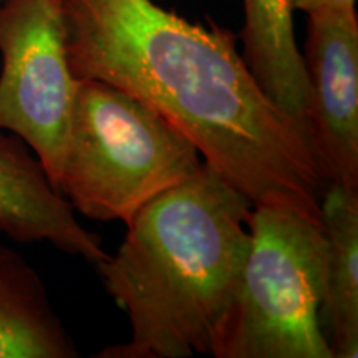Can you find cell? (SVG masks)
I'll return each mask as SVG.
<instances>
[{"label":"cell","instance_id":"1","mask_svg":"<svg viewBox=\"0 0 358 358\" xmlns=\"http://www.w3.org/2000/svg\"><path fill=\"white\" fill-rule=\"evenodd\" d=\"M71 73L148 103L252 206L322 224L329 185L307 128L279 108L245 65L237 37L156 0H62Z\"/></svg>","mask_w":358,"mask_h":358},{"label":"cell","instance_id":"2","mask_svg":"<svg viewBox=\"0 0 358 358\" xmlns=\"http://www.w3.org/2000/svg\"><path fill=\"white\" fill-rule=\"evenodd\" d=\"M250 209L204 161L189 179L143 206L118 250L95 264L127 313L131 337L95 357L213 355L243 277Z\"/></svg>","mask_w":358,"mask_h":358},{"label":"cell","instance_id":"3","mask_svg":"<svg viewBox=\"0 0 358 358\" xmlns=\"http://www.w3.org/2000/svg\"><path fill=\"white\" fill-rule=\"evenodd\" d=\"M201 164L189 138L148 103L100 80L78 78L58 182L75 213L128 224Z\"/></svg>","mask_w":358,"mask_h":358},{"label":"cell","instance_id":"4","mask_svg":"<svg viewBox=\"0 0 358 358\" xmlns=\"http://www.w3.org/2000/svg\"><path fill=\"white\" fill-rule=\"evenodd\" d=\"M239 290L219 334L216 358H334L320 329L329 243L322 224L252 206Z\"/></svg>","mask_w":358,"mask_h":358},{"label":"cell","instance_id":"5","mask_svg":"<svg viewBox=\"0 0 358 358\" xmlns=\"http://www.w3.org/2000/svg\"><path fill=\"white\" fill-rule=\"evenodd\" d=\"M0 57V129L29 145L58 189L78 83L62 0H2Z\"/></svg>","mask_w":358,"mask_h":358},{"label":"cell","instance_id":"6","mask_svg":"<svg viewBox=\"0 0 358 358\" xmlns=\"http://www.w3.org/2000/svg\"><path fill=\"white\" fill-rule=\"evenodd\" d=\"M306 122L327 181L358 191V19L312 13L302 53Z\"/></svg>","mask_w":358,"mask_h":358},{"label":"cell","instance_id":"7","mask_svg":"<svg viewBox=\"0 0 358 358\" xmlns=\"http://www.w3.org/2000/svg\"><path fill=\"white\" fill-rule=\"evenodd\" d=\"M0 234L20 244L50 243L62 252L98 264L108 254L85 229L65 196L17 134L0 129Z\"/></svg>","mask_w":358,"mask_h":358},{"label":"cell","instance_id":"8","mask_svg":"<svg viewBox=\"0 0 358 358\" xmlns=\"http://www.w3.org/2000/svg\"><path fill=\"white\" fill-rule=\"evenodd\" d=\"M77 357L42 277L0 237V358Z\"/></svg>","mask_w":358,"mask_h":358},{"label":"cell","instance_id":"9","mask_svg":"<svg viewBox=\"0 0 358 358\" xmlns=\"http://www.w3.org/2000/svg\"><path fill=\"white\" fill-rule=\"evenodd\" d=\"M329 243L320 329L334 358L358 355V191L329 182L320 199Z\"/></svg>","mask_w":358,"mask_h":358},{"label":"cell","instance_id":"10","mask_svg":"<svg viewBox=\"0 0 358 358\" xmlns=\"http://www.w3.org/2000/svg\"><path fill=\"white\" fill-rule=\"evenodd\" d=\"M241 2L244 8L241 55L245 65L266 95L307 128V82L302 53L295 40L290 0Z\"/></svg>","mask_w":358,"mask_h":358},{"label":"cell","instance_id":"11","mask_svg":"<svg viewBox=\"0 0 358 358\" xmlns=\"http://www.w3.org/2000/svg\"><path fill=\"white\" fill-rule=\"evenodd\" d=\"M294 10L312 13H353L355 0H290Z\"/></svg>","mask_w":358,"mask_h":358},{"label":"cell","instance_id":"12","mask_svg":"<svg viewBox=\"0 0 358 358\" xmlns=\"http://www.w3.org/2000/svg\"><path fill=\"white\" fill-rule=\"evenodd\" d=\"M0 3H2V0H0Z\"/></svg>","mask_w":358,"mask_h":358}]
</instances>
